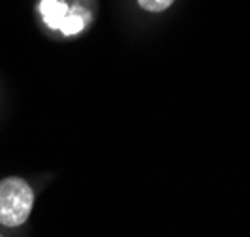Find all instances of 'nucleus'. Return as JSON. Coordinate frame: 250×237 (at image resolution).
<instances>
[{
  "label": "nucleus",
  "mask_w": 250,
  "mask_h": 237,
  "mask_svg": "<svg viewBox=\"0 0 250 237\" xmlns=\"http://www.w3.org/2000/svg\"><path fill=\"white\" fill-rule=\"evenodd\" d=\"M34 205V192L21 177L0 181V224L17 228L25 224Z\"/></svg>",
  "instance_id": "1"
},
{
  "label": "nucleus",
  "mask_w": 250,
  "mask_h": 237,
  "mask_svg": "<svg viewBox=\"0 0 250 237\" xmlns=\"http://www.w3.org/2000/svg\"><path fill=\"white\" fill-rule=\"evenodd\" d=\"M40 13H42L43 23L49 28L61 30L66 36L79 34L90 23V12L88 10H85L79 4L68 6L62 0H42L40 2Z\"/></svg>",
  "instance_id": "2"
},
{
  "label": "nucleus",
  "mask_w": 250,
  "mask_h": 237,
  "mask_svg": "<svg viewBox=\"0 0 250 237\" xmlns=\"http://www.w3.org/2000/svg\"><path fill=\"white\" fill-rule=\"evenodd\" d=\"M173 2H175V0H138V4L143 8V10H147V12H154V13L167 10Z\"/></svg>",
  "instance_id": "3"
},
{
  "label": "nucleus",
  "mask_w": 250,
  "mask_h": 237,
  "mask_svg": "<svg viewBox=\"0 0 250 237\" xmlns=\"http://www.w3.org/2000/svg\"><path fill=\"white\" fill-rule=\"evenodd\" d=\"M0 237H2V236H0Z\"/></svg>",
  "instance_id": "4"
}]
</instances>
